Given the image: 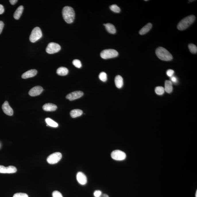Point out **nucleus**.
Instances as JSON below:
<instances>
[{
	"mask_svg": "<svg viewBox=\"0 0 197 197\" xmlns=\"http://www.w3.org/2000/svg\"><path fill=\"white\" fill-rule=\"evenodd\" d=\"M62 14L63 18L67 23L73 22L75 18V12L74 9L69 6L65 7L63 9Z\"/></svg>",
	"mask_w": 197,
	"mask_h": 197,
	"instance_id": "f257e3e1",
	"label": "nucleus"
},
{
	"mask_svg": "<svg viewBox=\"0 0 197 197\" xmlns=\"http://www.w3.org/2000/svg\"><path fill=\"white\" fill-rule=\"evenodd\" d=\"M157 56L160 60L165 61H169L173 59V56L171 53L165 48L160 47L156 49Z\"/></svg>",
	"mask_w": 197,
	"mask_h": 197,
	"instance_id": "f03ea898",
	"label": "nucleus"
},
{
	"mask_svg": "<svg viewBox=\"0 0 197 197\" xmlns=\"http://www.w3.org/2000/svg\"><path fill=\"white\" fill-rule=\"evenodd\" d=\"M195 20V17L194 15H191L185 18L182 20L178 24L177 28L180 30H184L188 28L193 23Z\"/></svg>",
	"mask_w": 197,
	"mask_h": 197,
	"instance_id": "7ed1b4c3",
	"label": "nucleus"
},
{
	"mask_svg": "<svg viewBox=\"0 0 197 197\" xmlns=\"http://www.w3.org/2000/svg\"><path fill=\"white\" fill-rule=\"evenodd\" d=\"M43 34L41 29L38 27L35 28L32 30L30 36V41L32 43H34L40 40L42 37Z\"/></svg>",
	"mask_w": 197,
	"mask_h": 197,
	"instance_id": "20e7f679",
	"label": "nucleus"
},
{
	"mask_svg": "<svg viewBox=\"0 0 197 197\" xmlns=\"http://www.w3.org/2000/svg\"><path fill=\"white\" fill-rule=\"evenodd\" d=\"M118 55V52L115 50L113 49L105 50L103 51L101 53V57L104 59L117 57Z\"/></svg>",
	"mask_w": 197,
	"mask_h": 197,
	"instance_id": "39448f33",
	"label": "nucleus"
},
{
	"mask_svg": "<svg viewBox=\"0 0 197 197\" xmlns=\"http://www.w3.org/2000/svg\"><path fill=\"white\" fill-rule=\"evenodd\" d=\"M62 155L60 152H56L50 155L47 159L49 164H54L59 162L61 159Z\"/></svg>",
	"mask_w": 197,
	"mask_h": 197,
	"instance_id": "423d86ee",
	"label": "nucleus"
},
{
	"mask_svg": "<svg viewBox=\"0 0 197 197\" xmlns=\"http://www.w3.org/2000/svg\"><path fill=\"white\" fill-rule=\"evenodd\" d=\"M61 47L59 44L55 43H49L47 46L46 51L47 53L49 54L56 53L61 50Z\"/></svg>",
	"mask_w": 197,
	"mask_h": 197,
	"instance_id": "0eeeda50",
	"label": "nucleus"
},
{
	"mask_svg": "<svg viewBox=\"0 0 197 197\" xmlns=\"http://www.w3.org/2000/svg\"><path fill=\"white\" fill-rule=\"evenodd\" d=\"M112 158L117 161H122L126 158V153L120 150H115L113 151L111 153Z\"/></svg>",
	"mask_w": 197,
	"mask_h": 197,
	"instance_id": "6e6552de",
	"label": "nucleus"
},
{
	"mask_svg": "<svg viewBox=\"0 0 197 197\" xmlns=\"http://www.w3.org/2000/svg\"><path fill=\"white\" fill-rule=\"evenodd\" d=\"M17 168L13 166H9L6 167L4 166L0 165V173H13L17 172Z\"/></svg>",
	"mask_w": 197,
	"mask_h": 197,
	"instance_id": "1a4fd4ad",
	"label": "nucleus"
},
{
	"mask_svg": "<svg viewBox=\"0 0 197 197\" xmlns=\"http://www.w3.org/2000/svg\"><path fill=\"white\" fill-rule=\"evenodd\" d=\"M84 93L81 91H76L70 93L67 95L66 98L70 101L75 100L83 96Z\"/></svg>",
	"mask_w": 197,
	"mask_h": 197,
	"instance_id": "9d476101",
	"label": "nucleus"
},
{
	"mask_svg": "<svg viewBox=\"0 0 197 197\" xmlns=\"http://www.w3.org/2000/svg\"><path fill=\"white\" fill-rule=\"evenodd\" d=\"M43 89L40 86H37L31 89L29 92L31 96H35L40 95L43 92Z\"/></svg>",
	"mask_w": 197,
	"mask_h": 197,
	"instance_id": "9b49d317",
	"label": "nucleus"
},
{
	"mask_svg": "<svg viewBox=\"0 0 197 197\" xmlns=\"http://www.w3.org/2000/svg\"><path fill=\"white\" fill-rule=\"evenodd\" d=\"M2 109L4 113L9 116H12L13 114V110L9 105L7 101H5L2 106Z\"/></svg>",
	"mask_w": 197,
	"mask_h": 197,
	"instance_id": "f8f14e48",
	"label": "nucleus"
},
{
	"mask_svg": "<svg viewBox=\"0 0 197 197\" xmlns=\"http://www.w3.org/2000/svg\"><path fill=\"white\" fill-rule=\"evenodd\" d=\"M76 179L78 183L82 185H84L87 182V177L82 172L78 173L76 175Z\"/></svg>",
	"mask_w": 197,
	"mask_h": 197,
	"instance_id": "ddd939ff",
	"label": "nucleus"
},
{
	"mask_svg": "<svg viewBox=\"0 0 197 197\" xmlns=\"http://www.w3.org/2000/svg\"><path fill=\"white\" fill-rule=\"evenodd\" d=\"M37 71L36 69H31L23 74L22 75V78L23 79H26L33 77L37 75Z\"/></svg>",
	"mask_w": 197,
	"mask_h": 197,
	"instance_id": "4468645a",
	"label": "nucleus"
},
{
	"mask_svg": "<svg viewBox=\"0 0 197 197\" xmlns=\"http://www.w3.org/2000/svg\"><path fill=\"white\" fill-rule=\"evenodd\" d=\"M43 110L46 111H53L57 109L56 105L52 103H47L43 106Z\"/></svg>",
	"mask_w": 197,
	"mask_h": 197,
	"instance_id": "2eb2a0df",
	"label": "nucleus"
},
{
	"mask_svg": "<svg viewBox=\"0 0 197 197\" xmlns=\"http://www.w3.org/2000/svg\"><path fill=\"white\" fill-rule=\"evenodd\" d=\"M115 83L116 87L118 88H121L123 84V79L122 77L120 75L116 76L115 79Z\"/></svg>",
	"mask_w": 197,
	"mask_h": 197,
	"instance_id": "dca6fc26",
	"label": "nucleus"
},
{
	"mask_svg": "<svg viewBox=\"0 0 197 197\" xmlns=\"http://www.w3.org/2000/svg\"><path fill=\"white\" fill-rule=\"evenodd\" d=\"M152 27V25L150 23L146 24L144 27L140 30L139 32L140 34L142 35L145 34L147 33L150 30Z\"/></svg>",
	"mask_w": 197,
	"mask_h": 197,
	"instance_id": "f3484780",
	"label": "nucleus"
},
{
	"mask_svg": "<svg viewBox=\"0 0 197 197\" xmlns=\"http://www.w3.org/2000/svg\"><path fill=\"white\" fill-rule=\"evenodd\" d=\"M24 9V7L23 6H20L17 8L14 14V17L15 19H19L22 14Z\"/></svg>",
	"mask_w": 197,
	"mask_h": 197,
	"instance_id": "a211bd4d",
	"label": "nucleus"
},
{
	"mask_svg": "<svg viewBox=\"0 0 197 197\" xmlns=\"http://www.w3.org/2000/svg\"><path fill=\"white\" fill-rule=\"evenodd\" d=\"M165 91L168 93H171L173 91L172 82L169 80H166L165 83Z\"/></svg>",
	"mask_w": 197,
	"mask_h": 197,
	"instance_id": "6ab92c4d",
	"label": "nucleus"
},
{
	"mask_svg": "<svg viewBox=\"0 0 197 197\" xmlns=\"http://www.w3.org/2000/svg\"><path fill=\"white\" fill-rule=\"evenodd\" d=\"M83 112L80 109H74L72 110L70 112V115L72 118H75L81 116L83 114Z\"/></svg>",
	"mask_w": 197,
	"mask_h": 197,
	"instance_id": "aec40b11",
	"label": "nucleus"
},
{
	"mask_svg": "<svg viewBox=\"0 0 197 197\" xmlns=\"http://www.w3.org/2000/svg\"><path fill=\"white\" fill-rule=\"evenodd\" d=\"M107 30L109 33L114 34L116 32V30L114 25L110 23L104 24Z\"/></svg>",
	"mask_w": 197,
	"mask_h": 197,
	"instance_id": "412c9836",
	"label": "nucleus"
},
{
	"mask_svg": "<svg viewBox=\"0 0 197 197\" xmlns=\"http://www.w3.org/2000/svg\"><path fill=\"white\" fill-rule=\"evenodd\" d=\"M69 72L68 69L64 67H61L57 70V73L58 75L64 76L67 75Z\"/></svg>",
	"mask_w": 197,
	"mask_h": 197,
	"instance_id": "4be33fe9",
	"label": "nucleus"
},
{
	"mask_svg": "<svg viewBox=\"0 0 197 197\" xmlns=\"http://www.w3.org/2000/svg\"><path fill=\"white\" fill-rule=\"evenodd\" d=\"M45 121L47 124V125L48 126L53 128H57L58 126V124L57 123L55 122V121L51 118H47L46 119Z\"/></svg>",
	"mask_w": 197,
	"mask_h": 197,
	"instance_id": "5701e85b",
	"label": "nucleus"
},
{
	"mask_svg": "<svg viewBox=\"0 0 197 197\" xmlns=\"http://www.w3.org/2000/svg\"><path fill=\"white\" fill-rule=\"evenodd\" d=\"M155 91L157 94L160 95H163L165 91L164 88L161 86L156 87L155 88Z\"/></svg>",
	"mask_w": 197,
	"mask_h": 197,
	"instance_id": "b1692460",
	"label": "nucleus"
},
{
	"mask_svg": "<svg viewBox=\"0 0 197 197\" xmlns=\"http://www.w3.org/2000/svg\"><path fill=\"white\" fill-rule=\"evenodd\" d=\"M188 48L190 52L193 54H196L197 52V48L196 46L194 44H190L188 45Z\"/></svg>",
	"mask_w": 197,
	"mask_h": 197,
	"instance_id": "393cba45",
	"label": "nucleus"
},
{
	"mask_svg": "<svg viewBox=\"0 0 197 197\" xmlns=\"http://www.w3.org/2000/svg\"><path fill=\"white\" fill-rule=\"evenodd\" d=\"M110 9L115 13H119L121 11V9L116 5H113L110 6Z\"/></svg>",
	"mask_w": 197,
	"mask_h": 197,
	"instance_id": "a878e982",
	"label": "nucleus"
},
{
	"mask_svg": "<svg viewBox=\"0 0 197 197\" xmlns=\"http://www.w3.org/2000/svg\"><path fill=\"white\" fill-rule=\"evenodd\" d=\"M98 77L99 79L102 82H105L107 80V75L105 72H101Z\"/></svg>",
	"mask_w": 197,
	"mask_h": 197,
	"instance_id": "bb28decb",
	"label": "nucleus"
},
{
	"mask_svg": "<svg viewBox=\"0 0 197 197\" xmlns=\"http://www.w3.org/2000/svg\"><path fill=\"white\" fill-rule=\"evenodd\" d=\"M72 63L77 68H81L82 66L81 62L79 60L75 59L73 61Z\"/></svg>",
	"mask_w": 197,
	"mask_h": 197,
	"instance_id": "cd10ccee",
	"label": "nucleus"
},
{
	"mask_svg": "<svg viewBox=\"0 0 197 197\" xmlns=\"http://www.w3.org/2000/svg\"><path fill=\"white\" fill-rule=\"evenodd\" d=\"M13 197H29L27 194L23 193H18L15 194Z\"/></svg>",
	"mask_w": 197,
	"mask_h": 197,
	"instance_id": "c85d7f7f",
	"label": "nucleus"
},
{
	"mask_svg": "<svg viewBox=\"0 0 197 197\" xmlns=\"http://www.w3.org/2000/svg\"><path fill=\"white\" fill-rule=\"evenodd\" d=\"M53 197H63L62 194L58 191H54L52 193Z\"/></svg>",
	"mask_w": 197,
	"mask_h": 197,
	"instance_id": "c756f323",
	"label": "nucleus"
},
{
	"mask_svg": "<svg viewBox=\"0 0 197 197\" xmlns=\"http://www.w3.org/2000/svg\"><path fill=\"white\" fill-rule=\"evenodd\" d=\"M102 194V192L100 190H96L94 192V196L95 197H100Z\"/></svg>",
	"mask_w": 197,
	"mask_h": 197,
	"instance_id": "7c9ffc66",
	"label": "nucleus"
},
{
	"mask_svg": "<svg viewBox=\"0 0 197 197\" xmlns=\"http://www.w3.org/2000/svg\"><path fill=\"white\" fill-rule=\"evenodd\" d=\"M174 73V71L172 69H169L168 70L167 72V76L170 77L173 76Z\"/></svg>",
	"mask_w": 197,
	"mask_h": 197,
	"instance_id": "2f4dec72",
	"label": "nucleus"
},
{
	"mask_svg": "<svg viewBox=\"0 0 197 197\" xmlns=\"http://www.w3.org/2000/svg\"><path fill=\"white\" fill-rule=\"evenodd\" d=\"M171 82L173 83H176L177 82V79L176 77L175 76H172L171 78Z\"/></svg>",
	"mask_w": 197,
	"mask_h": 197,
	"instance_id": "473e14b6",
	"label": "nucleus"
},
{
	"mask_svg": "<svg viewBox=\"0 0 197 197\" xmlns=\"http://www.w3.org/2000/svg\"><path fill=\"white\" fill-rule=\"evenodd\" d=\"M4 26V24L2 21H0V34L2 33Z\"/></svg>",
	"mask_w": 197,
	"mask_h": 197,
	"instance_id": "72a5a7b5",
	"label": "nucleus"
},
{
	"mask_svg": "<svg viewBox=\"0 0 197 197\" xmlns=\"http://www.w3.org/2000/svg\"><path fill=\"white\" fill-rule=\"evenodd\" d=\"M5 11L4 7L2 5H0V14H2Z\"/></svg>",
	"mask_w": 197,
	"mask_h": 197,
	"instance_id": "f704fd0d",
	"label": "nucleus"
},
{
	"mask_svg": "<svg viewBox=\"0 0 197 197\" xmlns=\"http://www.w3.org/2000/svg\"><path fill=\"white\" fill-rule=\"evenodd\" d=\"M17 0H10L9 1L10 3L12 5H14L16 3H17L18 2Z\"/></svg>",
	"mask_w": 197,
	"mask_h": 197,
	"instance_id": "c9c22d12",
	"label": "nucleus"
},
{
	"mask_svg": "<svg viewBox=\"0 0 197 197\" xmlns=\"http://www.w3.org/2000/svg\"><path fill=\"white\" fill-rule=\"evenodd\" d=\"M100 197H109V196L106 194H102V195Z\"/></svg>",
	"mask_w": 197,
	"mask_h": 197,
	"instance_id": "e433bc0d",
	"label": "nucleus"
},
{
	"mask_svg": "<svg viewBox=\"0 0 197 197\" xmlns=\"http://www.w3.org/2000/svg\"><path fill=\"white\" fill-rule=\"evenodd\" d=\"M195 197H197V191H196V193L195 194Z\"/></svg>",
	"mask_w": 197,
	"mask_h": 197,
	"instance_id": "4c0bfd02",
	"label": "nucleus"
}]
</instances>
